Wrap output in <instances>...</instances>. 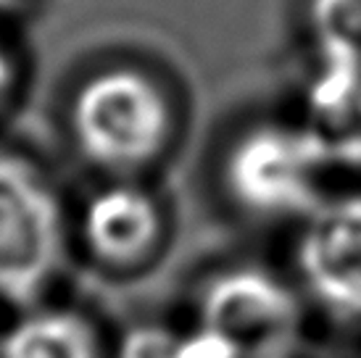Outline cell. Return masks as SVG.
Instances as JSON below:
<instances>
[{"label": "cell", "instance_id": "7a4b0ae2", "mask_svg": "<svg viewBox=\"0 0 361 358\" xmlns=\"http://www.w3.org/2000/svg\"><path fill=\"white\" fill-rule=\"evenodd\" d=\"M345 159V150L317 124L269 116L230 137L221 153L219 185L235 214L295 229L341 190L335 174Z\"/></svg>", "mask_w": 361, "mask_h": 358}, {"label": "cell", "instance_id": "8992f818", "mask_svg": "<svg viewBox=\"0 0 361 358\" xmlns=\"http://www.w3.org/2000/svg\"><path fill=\"white\" fill-rule=\"evenodd\" d=\"M290 277L309 311L361 329V185L338 190L293 229Z\"/></svg>", "mask_w": 361, "mask_h": 358}, {"label": "cell", "instance_id": "6da1fadb", "mask_svg": "<svg viewBox=\"0 0 361 358\" xmlns=\"http://www.w3.org/2000/svg\"><path fill=\"white\" fill-rule=\"evenodd\" d=\"M61 130L92 177L153 179L180 148L185 106L161 71L140 61H109L71 85Z\"/></svg>", "mask_w": 361, "mask_h": 358}, {"label": "cell", "instance_id": "9c48e42d", "mask_svg": "<svg viewBox=\"0 0 361 358\" xmlns=\"http://www.w3.org/2000/svg\"><path fill=\"white\" fill-rule=\"evenodd\" d=\"M24 87V61L6 37H0V119L19 106Z\"/></svg>", "mask_w": 361, "mask_h": 358}, {"label": "cell", "instance_id": "3957f363", "mask_svg": "<svg viewBox=\"0 0 361 358\" xmlns=\"http://www.w3.org/2000/svg\"><path fill=\"white\" fill-rule=\"evenodd\" d=\"M74 259V211L51 169L0 142V306L13 314L53 298Z\"/></svg>", "mask_w": 361, "mask_h": 358}, {"label": "cell", "instance_id": "52a82bcc", "mask_svg": "<svg viewBox=\"0 0 361 358\" xmlns=\"http://www.w3.org/2000/svg\"><path fill=\"white\" fill-rule=\"evenodd\" d=\"M0 358H114V340L92 311L51 298L13 314Z\"/></svg>", "mask_w": 361, "mask_h": 358}, {"label": "cell", "instance_id": "5b68a950", "mask_svg": "<svg viewBox=\"0 0 361 358\" xmlns=\"http://www.w3.org/2000/svg\"><path fill=\"white\" fill-rule=\"evenodd\" d=\"M171 209L153 179H98L74 211V256L103 277L145 274L169 248Z\"/></svg>", "mask_w": 361, "mask_h": 358}, {"label": "cell", "instance_id": "277c9868", "mask_svg": "<svg viewBox=\"0 0 361 358\" xmlns=\"http://www.w3.org/2000/svg\"><path fill=\"white\" fill-rule=\"evenodd\" d=\"M309 306L290 271L227 264L209 271L192 295V324L227 342L240 358L290 356Z\"/></svg>", "mask_w": 361, "mask_h": 358}, {"label": "cell", "instance_id": "ba28073f", "mask_svg": "<svg viewBox=\"0 0 361 358\" xmlns=\"http://www.w3.org/2000/svg\"><path fill=\"white\" fill-rule=\"evenodd\" d=\"M309 32L324 66L361 71V0H311Z\"/></svg>", "mask_w": 361, "mask_h": 358}]
</instances>
